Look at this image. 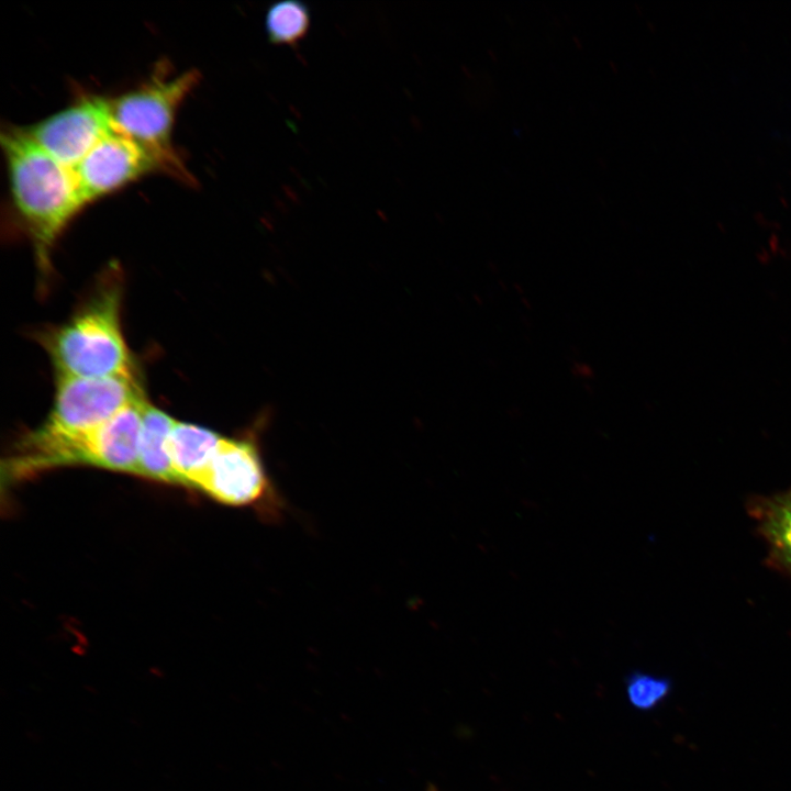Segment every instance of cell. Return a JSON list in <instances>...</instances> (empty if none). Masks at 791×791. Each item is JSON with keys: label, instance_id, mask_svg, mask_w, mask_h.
Wrapping results in <instances>:
<instances>
[{"label": "cell", "instance_id": "7a4b0ae2", "mask_svg": "<svg viewBox=\"0 0 791 791\" xmlns=\"http://www.w3.org/2000/svg\"><path fill=\"white\" fill-rule=\"evenodd\" d=\"M121 305V281L114 276L103 280L65 323L38 335L56 379H137L123 336Z\"/></svg>", "mask_w": 791, "mask_h": 791}, {"label": "cell", "instance_id": "277c9868", "mask_svg": "<svg viewBox=\"0 0 791 791\" xmlns=\"http://www.w3.org/2000/svg\"><path fill=\"white\" fill-rule=\"evenodd\" d=\"M199 79L196 70L174 78H154L146 85L110 100L113 129L152 153L165 169L181 167L171 147L178 107Z\"/></svg>", "mask_w": 791, "mask_h": 791}, {"label": "cell", "instance_id": "52a82bcc", "mask_svg": "<svg viewBox=\"0 0 791 791\" xmlns=\"http://www.w3.org/2000/svg\"><path fill=\"white\" fill-rule=\"evenodd\" d=\"M113 130L110 100L88 97L44 119L26 132L55 159L74 169Z\"/></svg>", "mask_w": 791, "mask_h": 791}, {"label": "cell", "instance_id": "7c38bea8", "mask_svg": "<svg viewBox=\"0 0 791 791\" xmlns=\"http://www.w3.org/2000/svg\"><path fill=\"white\" fill-rule=\"evenodd\" d=\"M311 24L309 7L299 0H281L269 5L265 30L270 43L293 46L308 34Z\"/></svg>", "mask_w": 791, "mask_h": 791}, {"label": "cell", "instance_id": "6da1fadb", "mask_svg": "<svg viewBox=\"0 0 791 791\" xmlns=\"http://www.w3.org/2000/svg\"><path fill=\"white\" fill-rule=\"evenodd\" d=\"M1 144L14 205L32 241L37 265L46 272L57 238L85 204L75 171L49 155L27 132H3Z\"/></svg>", "mask_w": 791, "mask_h": 791}, {"label": "cell", "instance_id": "9c48e42d", "mask_svg": "<svg viewBox=\"0 0 791 791\" xmlns=\"http://www.w3.org/2000/svg\"><path fill=\"white\" fill-rule=\"evenodd\" d=\"M747 511L768 545L767 564L791 577V499L787 492L754 495Z\"/></svg>", "mask_w": 791, "mask_h": 791}, {"label": "cell", "instance_id": "ba28073f", "mask_svg": "<svg viewBox=\"0 0 791 791\" xmlns=\"http://www.w3.org/2000/svg\"><path fill=\"white\" fill-rule=\"evenodd\" d=\"M159 167L164 168L152 153L113 130L92 147L74 171L86 204Z\"/></svg>", "mask_w": 791, "mask_h": 791}, {"label": "cell", "instance_id": "3957f363", "mask_svg": "<svg viewBox=\"0 0 791 791\" xmlns=\"http://www.w3.org/2000/svg\"><path fill=\"white\" fill-rule=\"evenodd\" d=\"M146 400V399H145ZM135 402L105 423L77 434L27 432L3 465L8 479L62 466L86 465L137 475L142 406Z\"/></svg>", "mask_w": 791, "mask_h": 791}, {"label": "cell", "instance_id": "8992f818", "mask_svg": "<svg viewBox=\"0 0 791 791\" xmlns=\"http://www.w3.org/2000/svg\"><path fill=\"white\" fill-rule=\"evenodd\" d=\"M144 399L145 394L137 379L59 378L56 379L52 409L37 430L49 435L86 432Z\"/></svg>", "mask_w": 791, "mask_h": 791}, {"label": "cell", "instance_id": "4fadbf2b", "mask_svg": "<svg viewBox=\"0 0 791 791\" xmlns=\"http://www.w3.org/2000/svg\"><path fill=\"white\" fill-rule=\"evenodd\" d=\"M668 677L634 670L626 676L625 692L628 702L639 711H650L664 702L671 692Z\"/></svg>", "mask_w": 791, "mask_h": 791}, {"label": "cell", "instance_id": "5b68a950", "mask_svg": "<svg viewBox=\"0 0 791 791\" xmlns=\"http://www.w3.org/2000/svg\"><path fill=\"white\" fill-rule=\"evenodd\" d=\"M196 488L227 505L253 506L272 522L285 506L253 441L222 437Z\"/></svg>", "mask_w": 791, "mask_h": 791}, {"label": "cell", "instance_id": "8fae6325", "mask_svg": "<svg viewBox=\"0 0 791 791\" xmlns=\"http://www.w3.org/2000/svg\"><path fill=\"white\" fill-rule=\"evenodd\" d=\"M175 420L147 400L142 406L137 475L153 480L178 483L172 469L168 439Z\"/></svg>", "mask_w": 791, "mask_h": 791}, {"label": "cell", "instance_id": "30bf717a", "mask_svg": "<svg viewBox=\"0 0 791 791\" xmlns=\"http://www.w3.org/2000/svg\"><path fill=\"white\" fill-rule=\"evenodd\" d=\"M221 439L209 428L175 420L168 452L178 483L197 487Z\"/></svg>", "mask_w": 791, "mask_h": 791}, {"label": "cell", "instance_id": "5bb4252c", "mask_svg": "<svg viewBox=\"0 0 791 791\" xmlns=\"http://www.w3.org/2000/svg\"><path fill=\"white\" fill-rule=\"evenodd\" d=\"M787 494H788V495H789V498L791 499V489H790V491H789V492H787Z\"/></svg>", "mask_w": 791, "mask_h": 791}]
</instances>
